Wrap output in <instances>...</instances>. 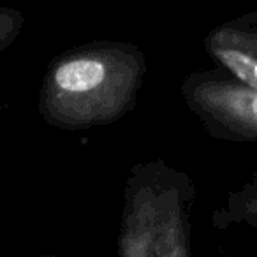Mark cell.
Wrapping results in <instances>:
<instances>
[{
	"mask_svg": "<svg viewBox=\"0 0 257 257\" xmlns=\"http://www.w3.org/2000/svg\"><path fill=\"white\" fill-rule=\"evenodd\" d=\"M246 22H253L252 25H257V13H253V15H250V16H246Z\"/></svg>",
	"mask_w": 257,
	"mask_h": 257,
	"instance_id": "52a82bcc",
	"label": "cell"
},
{
	"mask_svg": "<svg viewBox=\"0 0 257 257\" xmlns=\"http://www.w3.org/2000/svg\"><path fill=\"white\" fill-rule=\"evenodd\" d=\"M147 60L125 41H97L51 60L39 92V114L64 131L104 127L133 109Z\"/></svg>",
	"mask_w": 257,
	"mask_h": 257,
	"instance_id": "6da1fadb",
	"label": "cell"
},
{
	"mask_svg": "<svg viewBox=\"0 0 257 257\" xmlns=\"http://www.w3.org/2000/svg\"><path fill=\"white\" fill-rule=\"evenodd\" d=\"M196 197L190 176L164 161L133 166L123 192L118 257H192Z\"/></svg>",
	"mask_w": 257,
	"mask_h": 257,
	"instance_id": "7a4b0ae2",
	"label": "cell"
},
{
	"mask_svg": "<svg viewBox=\"0 0 257 257\" xmlns=\"http://www.w3.org/2000/svg\"><path fill=\"white\" fill-rule=\"evenodd\" d=\"M25 25V16L20 11L11 8H2L0 6V53L16 41L18 34L22 32Z\"/></svg>",
	"mask_w": 257,
	"mask_h": 257,
	"instance_id": "8992f818",
	"label": "cell"
},
{
	"mask_svg": "<svg viewBox=\"0 0 257 257\" xmlns=\"http://www.w3.org/2000/svg\"><path fill=\"white\" fill-rule=\"evenodd\" d=\"M2 111H4V107H2V106H0V113H2Z\"/></svg>",
	"mask_w": 257,
	"mask_h": 257,
	"instance_id": "ba28073f",
	"label": "cell"
},
{
	"mask_svg": "<svg viewBox=\"0 0 257 257\" xmlns=\"http://www.w3.org/2000/svg\"><path fill=\"white\" fill-rule=\"evenodd\" d=\"M189 109L217 140L257 143V90L227 72L196 71L182 81Z\"/></svg>",
	"mask_w": 257,
	"mask_h": 257,
	"instance_id": "3957f363",
	"label": "cell"
},
{
	"mask_svg": "<svg viewBox=\"0 0 257 257\" xmlns=\"http://www.w3.org/2000/svg\"><path fill=\"white\" fill-rule=\"evenodd\" d=\"M231 257H236V255H231Z\"/></svg>",
	"mask_w": 257,
	"mask_h": 257,
	"instance_id": "9c48e42d",
	"label": "cell"
},
{
	"mask_svg": "<svg viewBox=\"0 0 257 257\" xmlns=\"http://www.w3.org/2000/svg\"><path fill=\"white\" fill-rule=\"evenodd\" d=\"M213 227L225 229L243 225L257 229V176L245 182L236 190H231L224 204L211 215Z\"/></svg>",
	"mask_w": 257,
	"mask_h": 257,
	"instance_id": "5b68a950",
	"label": "cell"
},
{
	"mask_svg": "<svg viewBox=\"0 0 257 257\" xmlns=\"http://www.w3.org/2000/svg\"><path fill=\"white\" fill-rule=\"evenodd\" d=\"M204 48L224 72L257 90V25L245 20L225 23L208 34Z\"/></svg>",
	"mask_w": 257,
	"mask_h": 257,
	"instance_id": "277c9868",
	"label": "cell"
}]
</instances>
